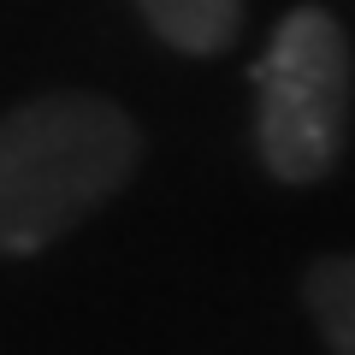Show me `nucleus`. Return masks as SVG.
Returning <instances> with one entry per match:
<instances>
[{"label":"nucleus","instance_id":"nucleus-1","mask_svg":"<svg viewBox=\"0 0 355 355\" xmlns=\"http://www.w3.org/2000/svg\"><path fill=\"white\" fill-rule=\"evenodd\" d=\"M142 166V130L107 95L60 89L0 113V254L30 261L101 214Z\"/></svg>","mask_w":355,"mask_h":355},{"label":"nucleus","instance_id":"nucleus-2","mask_svg":"<svg viewBox=\"0 0 355 355\" xmlns=\"http://www.w3.org/2000/svg\"><path fill=\"white\" fill-rule=\"evenodd\" d=\"M355 101V53L326 6H296L254 60V148L291 190H308L343 160Z\"/></svg>","mask_w":355,"mask_h":355},{"label":"nucleus","instance_id":"nucleus-3","mask_svg":"<svg viewBox=\"0 0 355 355\" xmlns=\"http://www.w3.org/2000/svg\"><path fill=\"white\" fill-rule=\"evenodd\" d=\"M130 6L184 60H219L243 30V0H130Z\"/></svg>","mask_w":355,"mask_h":355},{"label":"nucleus","instance_id":"nucleus-4","mask_svg":"<svg viewBox=\"0 0 355 355\" xmlns=\"http://www.w3.org/2000/svg\"><path fill=\"white\" fill-rule=\"evenodd\" d=\"M302 308L331 355H355V249L320 254L302 272Z\"/></svg>","mask_w":355,"mask_h":355}]
</instances>
